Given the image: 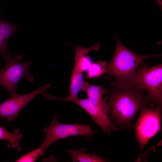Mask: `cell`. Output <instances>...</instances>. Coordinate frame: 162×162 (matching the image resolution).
Returning a JSON list of instances; mask_svg holds the SVG:
<instances>
[{
  "instance_id": "11",
  "label": "cell",
  "mask_w": 162,
  "mask_h": 162,
  "mask_svg": "<svg viewBox=\"0 0 162 162\" xmlns=\"http://www.w3.org/2000/svg\"><path fill=\"white\" fill-rule=\"evenodd\" d=\"M67 153L74 162H110L108 159L97 154L85 153L84 148L77 150L67 149Z\"/></svg>"
},
{
  "instance_id": "4",
  "label": "cell",
  "mask_w": 162,
  "mask_h": 162,
  "mask_svg": "<svg viewBox=\"0 0 162 162\" xmlns=\"http://www.w3.org/2000/svg\"><path fill=\"white\" fill-rule=\"evenodd\" d=\"M57 115H54L49 126L44 128L46 133L43 143L39 146L41 149L43 156L49 146L56 141L71 136H82L88 138L95 133L89 125L75 123L63 124L59 122Z\"/></svg>"
},
{
  "instance_id": "8",
  "label": "cell",
  "mask_w": 162,
  "mask_h": 162,
  "mask_svg": "<svg viewBox=\"0 0 162 162\" xmlns=\"http://www.w3.org/2000/svg\"><path fill=\"white\" fill-rule=\"evenodd\" d=\"M67 101L74 103L81 107L90 115L95 123L102 129L105 133L109 134L112 131L119 130L102 108L93 104L87 98H77Z\"/></svg>"
},
{
  "instance_id": "10",
  "label": "cell",
  "mask_w": 162,
  "mask_h": 162,
  "mask_svg": "<svg viewBox=\"0 0 162 162\" xmlns=\"http://www.w3.org/2000/svg\"><path fill=\"white\" fill-rule=\"evenodd\" d=\"M107 88L101 86L93 85L85 82L82 91L87 94V99L92 103L100 106L107 114L109 105L106 102V97H103V94L106 93Z\"/></svg>"
},
{
  "instance_id": "6",
  "label": "cell",
  "mask_w": 162,
  "mask_h": 162,
  "mask_svg": "<svg viewBox=\"0 0 162 162\" xmlns=\"http://www.w3.org/2000/svg\"><path fill=\"white\" fill-rule=\"evenodd\" d=\"M162 107L145 108L141 110L136 124L135 134L142 151L148 141L161 130Z\"/></svg>"
},
{
  "instance_id": "13",
  "label": "cell",
  "mask_w": 162,
  "mask_h": 162,
  "mask_svg": "<svg viewBox=\"0 0 162 162\" xmlns=\"http://www.w3.org/2000/svg\"><path fill=\"white\" fill-rule=\"evenodd\" d=\"M43 156L41 149L38 148L22 156L16 160V162H34L40 156Z\"/></svg>"
},
{
  "instance_id": "14",
  "label": "cell",
  "mask_w": 162,
  "mask_h": 162,
  "mask_svg": "<svg viewBox=\"0 0 162 162\" xmlns=\"http://www.w3.org/2000/svg\"><path fill=\"white\" fill-rule=\"evenodd\" d=\"M104 62L94 63L91 64L89 67V76H97L105 72V64Z\"/></svg>"
},
{
  "instance_id": "9",
  "label": "cell",
  "mask_w": 162,
  "mask_h": 162,
  "mask_svg": "<svg viewBox=\"0 0 162 162\" xmlns=\"http://www.w3.org/2000/svg\"><path fill=\"white\" fill-rule=\"evenodd\" d=\"M1 12L0 10V13ZM20 30L16 23L5 21L0 15V56L5 59L6 62L12 58L11 53L7 49L8 39L11 35Z\"/></svg>"
},
{
  "instance_id": "12",
  "label": "cell",
  "mask_w": 162,
  "mask_h": 162,
  "mask_svg": "<svg viewBox=\"0 0 162 162\" xmlns=\"http://www.w3.org/2000/svg\"><path fill=\"white\" fill-rule=\"evenodd\" d=\"M20 132V130L17 129L12 133L5 128L0 126V140H7L8 142V147L14 148L18 151L20 152L22 148L20 146V143L23 136Z\"/></svg>"
},
{
  "instance_id": "2",
  "label": "cell",
  "mask_w": 162,
  "mask_h": 162,
  "mask_svg": "<svg viewBox=\"0 0 162 162\" xmlns=\"http://www.w3.org/2000/svg\"><path fill=\"white\" fill-rule=\"evenodd\" d=\"M114 56L105 67V72L114 77V82L118 83H132L138 66L147 59L162 55L157 54L143 56L136 54L124 46L117 37Z\"/></svg>"
},
{
  "instance_id": "1",
  "label": "cell",
  "mask_w": 162,
  "mask_h": 162,
  "mask_svg": "<svg viewBox=\"0 0 162 162\" xmlns=\"http://www.w3.org/2000/svg\"><path fill=\"white\" fill-rule=\"evenodd\" d=\"M107 91L109 110L107 115L118 128L130 130L134 128L132 121L136 114L152 106L144 93L145 91L132 83L111 84Z\"/></svg>"
},
{
  "instance_id": "7",
  "label": "cell",
  "mask_w": 162,
  "mask_h": 162,
  "mask_svg": "<svg viewBox=\"0 0 162 162\" xmlns=\"http://www.w3.org/2000/svg\"><path fill=\"white\" fill-rule=\"evenodd\" d=\"M50 83L43 85L31 92L11 96L0 104V117L7 118L9 122L15 120L24 107L37 95L41 94L50 87Z\"/></svg>"
},
{
  "instance_id": "3",
  "label": "cell",
  "mask_w": 162,
  "mask_h": 162,
  "mask_svg": "<svg viewBox=\"0 0 162 162\" xmlns=\"http://www.w3.org/2000/svg\"><path fill=\"white\" fill-rule=\"evenodd\" d=\"M142 64L138 66L132 83L147 91L146 97L153 107H162V64L148 67Z\"/></svg>"
},
{
  "instance_id": "5",
  "label": "cell",
  "mask_w": 162,
  "mask_h": 162,
  "mask_svg": "<svg viewBox=\"0 0 162 162\" xmlns=\"http://www.w3.org/2000/svg\"><path fill=\"white\" fill-rule=\"evenodd\" d=\"M23 57L21 54L16 55L6 62L5 66L0 69V86L4 88L11 95L17 94V85L23 78L32 82L34 77L30 71L32 62L21 61Z\"/></svg>"
},
{
  "instance_id": "16",
  "label": "cell",
  "mask_w": 162,
  "mask_h": 162,
  "mask_svg": "<svg viewBox=\"0 0 162 162\" xmlns=\"http://www.w3.org/2000/svg\"><path fill=\"white\" fill-rule=\"evenodd\" d=\"M1 1V0H0V1Z\"/></svg>"
},
{
  "instance_id": "15",
  "label": "cell",
  "mask_w": 162,
  "mask_h": 162,
  "mask_svg": "<svg viewBox=\"0 0 162 162\" xmlns=\"http://www.w3.org/2000/svg\"><path fill=\"white\" fill-rule=\"evenodd\" d=\"M157 2L159 7L162 8V0H155Z\"/></svg>"
}]
</instances>
